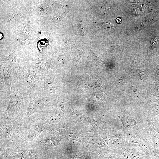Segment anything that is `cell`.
Here are the masks:
<instances>
[{
	"instance_id": "cell-5",
	"label": "cell",
	"mask_w": 159,
	"mask_h": 159,
	"mask_svg": "<svg viewBox=\"0 0 159 159\" xmlns=\"http://www.w3.org/2000/svg\"><path fill=\"white\" fill-rule=\"evenodd\" d=\"M103 26L105 28L111 27L113 26L112 25L110 22H105L103 24Z\"/></svg>"
},
{
	"instance_id": "cell-2",
	"label": "cell",
	"mask_w": 159,
	"mask_h": 159,
	"mask_svg": "<svg viewBox=\"0 0 159 159\" xmlns=\"http://www.w3.org/2000/svg\"><path fill=\"white\" fill-rule=\"evenodd\" d=\"M38 107L33 102H32L27 110L26 117L28 118L31 115L36 112Z\"/></svg>"
},
{
	"instance_id": "cell-3",
	"label": "cell",
	"mask_w": 159,
	"mask_h": 159,
	"mask_svg": "<svg viewBox=\"0 0 159 159\" xmlns=\"http://www.w3.org/2000/svg\"><path fill=\"white\" fill-rule=\"evenodd\" d=\"M54 140L52 138H47L43 140L42 142L46 145L48 146H51L55 143Z\"/></svg>"
},
{
	"instance_id": "cell-7",
	"label": "cell",
	"mask_w": 159,
	"mask_h": 159,
	"mask_svg": "<svg viewBox=\"0 0 159 159\" xmlns=\"http://www.w3.org/2000/svg\"><path fill=\"white\" fill-rule=\"evenodd\" d=\"M116 21L118 23H120L121 21V19L120 17L117 18L116 19Z\"/></svg>"
},
{
	"instance_id": "cell-1",
	"label": "cell",
	"mask_w": 159,
	"mask_h": 159,
	"mask_svg": "<svg viewBox=\"0 0 159 159\" xmlns=\"http://www.w3.org/2000/svg\"><path fill=\"white\" fill-rule=\"evenodd\" d=\"M43 130L42 127L40 125H37L30 132L29 137L30 139H33L39 135Z\"/></svg>"
},
{
	"instance_id": "cell-4",
	"label": "cell",
	"mask_w": 159,
	"mask_h": 159,
	"mask_svg": "<svg viewBox=\"0 0 159 159\" xmlns=\"http://www.w3.org/2000/svg\"><path fill=\"white\" fill-rule=\"evenodd\" d=\"M29 159H38L37 155L32 151H29Z\"/></svg>"
},
{
	"instance_id": "cell-6",
	"label": "cell",
	"mask_w": 159,
	"mask_h": 159,
	"mask_svg": "<svg viewBox=\"0 0 159 159\" xmlns=\"http://www.w3.org/2000/svg\"><path fill=\"white\" fill-rule=\"evenodd\" d=\"M132 91L134 93L135 95H137V88L136 87H134L133 86L132 87Z\"/></svg>"
}]
</instances>
